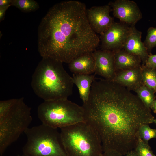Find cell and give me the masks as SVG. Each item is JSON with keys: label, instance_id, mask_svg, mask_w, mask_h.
Here are the masks:
<instances>
[{"label": "cell", "instance_id": "obj_14", "mask_svg": "<svg viewBox=\"0 0 156 156\" xmlns=\"http://www.w3.org/2000/svg\"><path fill=\"white\" fill-rule=\"evenodd\" d=\"M70 70L73 74L90 75L95 72V62L92 52L82 55L68 64Z\"/></svg>", "mask_w": 156, "mask_h": 156}, {"label": "cell", "instance_id": "obj_31", "mask_svg": "<svg viewBox=\"0 0 156 156\" xmlns=\"http://www.w3.org/2000/svg\"><path fill=\"white\" fill-rule=\"evenodd\" d=\"M21 156H26L23 154L21 155Z\"/></svg>", "mask_w": 156, "mask_h": 156}, {"label": "cell", "instance_id": "obj_30", "mask_svg": "<svg viewBox=\"0 0 156 156\" xmlns=\"http://www.w3.org/2000/svg\"><path fill=\"white\" fill-rule=\"evenodd\" d=\"M153 122L155 123L156 125V119H154L153 121Z\"/></svg>", "mask_w": 156, "mask_h": 156}, {"label": "cell", "instance_id": "obj_12", "mask_svg": "<svg viewBox=\"0 0 156 156\" xmlns=\"http://www.w3.org/2000/svg\"><path fill=\"white\" fill-rule=\"evenodd\" d=\"M142 34L135 26H131L129 34L122 49L139 58L142 60V65H144L149 54L142 41Z\"/></svg>", "mask_w": 156, "mask_h": 156}, {"label": "cell", "instance_id": "obj_22", "mask_svg": "<svg viewBox=\"0 0 156 156\" xmlns=\"http://www.w3.org/2000/svg\"><path fill=\"white\" fill-rule=\"evenodd\" d=\"M149 54L152 49L156 47V27H150L147 31L146 38L143 42Z\"/></svg>", "mask_w": 156, "mask_h": 156}, {"label": "cell", "instance_id": "obj_5", "mask_svg": "<svg viewBox=\"0 0 156 156\" xmlns=\"http://www.w3.org/2000/svg\"><path fill=\"white\" fill-rule=\"evenodd\" d=\"M24 133L27 141L22 151L26 156H67L57 129L42 123Z\"/></svg>", "mask_w": 156, "mask_h": 156}, {"label": "cell", "instance_id": "obj_28", "mask_svg": "<svg viewBox=\"0 0 156 156\" xmlns=\"http://www.w3.org/2000/svg\"><path fill=\"white\" fill-rule=\"evenodd\" d=\"M155 113H156V99L154 101L150 108Z\"/></svg>", "mask_w": 156, "mask_h": 156}, {"label": "cell", "instance_id": "obj_25", "mask_svg": "<svg viewBox=\"0 0 156 156\" xmlns=\"http://www.w3.org/2000/svg\"><path fill=\"white\" fill-rule=\"evenodd\" d=\"M101 156H124L113 150H108L103 152Z\"/></svg>", "mask_w": 156, "mask_h": 156}, {"label": "cell", "instance_id": "obj_13", "mask_svg": "<svg viewBox=\"0 0 156 156\" xmlns=\"http://www.w3.org/2000/svg\"><path fill=\"white\" fill-rule=\"evenodd\" d=\"M141 66L116 71L115 77L112 81L130 91H134L144 84L142 75Z\"/></svg>", "mask_w": 156, "mask_h": 156}, {"label": "cell", "instance_id": "obj_18", "mask_svg": "<svg viewBox=\"0 0 156 156\" xmlns=\"http://www.w3.org/2000/svg\"><path fill=\"white\" fill-rule=\"evenodd\" d=\"M141 69L143 84L156 93V69L142 65Z\"/></svg>", "mask_w": 156, "mask_h": 156}, {"label": "cell", "instance_id": "obj_9", "mask_svg": "<svg viewBox=\"0 0 156 156\" xmlns=\"http://www.w3.org/2000/svg\"><path fill=\"white\" fill-rule=\"evenodd\" d=\"M114 17L130 26H135L142 18V14L136 3L129 0H116L108 4Z\"/></svg>", "mask_w": 156, "mask_h": 156}, {"label": "cell", "instance_id": "obj_16", "mask_svg": "<svg viewBox=\"0 0 156 156\" xmlns=\"http://www.w3.org/2000/svg\"><path fill=\"white\" fill-rule=\"evenodd\" d=\"M94 75H81L73 74V83L77 86L80 98L83 103L88 99L92 84L95 79Z\"/></svg>", "mask_w": 156, "mask_h": 156}, {"label": "cell", "instance_id": "obj_27", "mask_svg": "<svg viewBox=\"0 0 156 156\" xmlns=\"http://www.w3.org/2000/svg\"><path fill=\"white\" fill-rule=\"evenodd\" d=\"M11 5H12V0H0V7Z\"/></svg>", "mask_w": 156, "mask_h": 156}, {"label": "cell", "instance_id": "obj_10", "mask_svg": "<svg viewBox=\"0 0 156 156\" xmlns=\"http://www.w3.org/2000/svg\"><path fill=\"white\" fill-rule=\"evenodd\" d=\"M108 4L93 6L87 9L86 13L89 24L94 31L101 35L103 34L114 22L109 14L112 10Z\"/></svg>", "mask_w": 156, "mask_h": 156}, {"label": "cell", "instance_id": "obj_20", "mask_svg": "<svg viewBox=\"0 0 156 156\" xmlns=\"http://www.w3.org/2000/svg\"><path fill=\"white\" fill-rule=\"evenodd\" d=\"M133 150L137 156H156L148 143L144 142L139 136L137 143Z\"/></svg>", "mask_w": 156, "mask_h": 156}, {"label": "cell", "instance_id": "obj_24", "mask_svg": "<svg viewBox=\"0 0 156 156\" xmlns=\"http://www.w3.org/2000/svg\"><path fill=\"white\" fill-rule=\"evenodd\" d=\"M144 66L148 68L156 69V54H150Z\"/></svg>", "mask_w": 156, "mask_h": 156}, {"label": "cell", "instance_id": "obj_17", "mask_svg": "<svg viewBox=\"0 0 156 156\" xmlns=\"http://www.w3.org/2000/svg\"><path fill=\"white\" fill-rule=\"evenodd\" d=\"M134 91L144 105L147 108L151 109V105L155 99L154 91L144 84Z\"/></svg>", "mask_w": 156, "mask_h": 156}, {"label": "cell", "instance_id": "obj_15", "mask_svg": "<svg viewBox=\"0 0 156 156\" xmlns=\"http://www.w3.org/2000/svg\"><path fill=\"white\" fill-rule=\"evenodd\" d=\"M116 72L141 67V60L123 49L113 51Z\"/></svg>", "mask_w": 156, "mask_h": 156}, {"label": "cell", "instance_id": "obj_32", "mask_svg": "<svg viewBox=\"0 0 156 156\" xmlns=\"http://www.w3.org/2000/svg\"><path fill=\"white\" fill-rule=\"evenodd\" d=\"M16 156H21V155H18Z\"/></svg>", "mask_w": 156, "mask_h": 156}, {"label": "cell", "instance_id": "obj_11", "mask_svg": "<svg viewBox=\"0 0 156 156\" xmlns=\"http://www.w3.org/2000/svg\"><path fill=\"white\" fill-rule=\"evenodd\" d=\"M92 53L95 62V74L112 81L116 75L113 52L101 49L96 50Z\"/></svg>", "mask_w": 156, "mask_h": 156}, {"label": "cell", "instance_id": "obj_6", "mask_svg": "<svg viewBox=\"0 0 156 156\" xmlns=\"http://www.w3.org/2000/svg\"><path fill=\"white\" fill-rule=\"evenodd\" d=\"M37 114L42 124L56 129L85 122L82 106L68 99L44 101L38 107Z\"/></svg>", "mask_w": 156, "mask_h": 156}, {"label": "cell", "instance_id": "obj_26", "mask_svg": "<svg viewBox=\"0 0 156 156\" xmlns=\"http://www.w3.org/2000/svg\"><path fill=\"white\" fill-rule=\"evenodd\" d=\"M11 5H8L6 6L0 7V21H2L4 20L5 16V12L7 9Z\"/></svg>", "mask_w": 156, "mask_h": 156}, {"label": "cell", "instance_id": "obj_19", "mask_svg": "<svg viewBox=\"0 0 156 156\" xmlns=\"http://www.w3.org/2000/svg\"><path fill=\"white\" fill-rule=\"evenodd\" d=\"M12 6L26 12L35 11L39 8L38 3L34 0H12Z\"/></svg>", "mask_w": 156, "mask_h": 156}, {"label": "cell", "instance_id": "obj_23", "mask_svg": "<svg viewBox=\"0 0 156 156\" xmlns=\"http://www.w3.org/2000/svg\"><path fill=\"white\" fill-rule=\"evenodd\" d=\"M17 99H12L0 101V120L3 119L15 103Z\"/></svg>", "mask_w": 156, "mask_h": 156}, {"label": "cell", "instance_id": "obj_3", "mask_svg": "<svg viewBox=\"0 0 156 156\" xmlns=\"http://www.w3.org/2000/svg\"><path fill=\"white\" fill-rule=\"evenodd\" d=\"M62 64L52 58L42 57L33 73L31 87L35 94L44 101L67 99L72 94V77Z\"/></svg>", "mask_w": 156, "mask_h": 156}, {"label": "cell", "instance_id": "obj_8", "mask_svg": "<svg viewBox=\"0 0 156 156\" xmlns=\"http://www.w3.org/2000/svg\"><path fill=\"white\" fill-rule=\"evenodd\" d=\"M131 26L120 22H114L99 37L101 49L114 51L122 49L129 34Z\"/></svg>", "mask_w": 156, "mask_h": 156}, {"label": "cell", "instance_id": "obj_4", "mask_svg": "<svg viewBox=\"0 0 156 156\" xmlns=\"http://www.w3.org/2000/svg\"><path fill=\"white\" fill-rule=\"evenodd\" d=\"M61 140L67 156H101L103 153L100 138L86 122L60 129Z\"/></svg>", "mask_w": 156, "mask_h": 156}, {"label": "cell", "instance_id": "obj_7", "mask_svg": "<svg viewBox=\"0 0 156 156\" xmlns=\"http://www.w3.org/2000/svg\"><path fill=\"white\" fill-rule=\"evenodd\" d=\"M32 120L31 108L23 97L17 99L8 113L0 120V156L29 127Z\"/></svg>", "mask_w": 156, "mask_h": 156}, {"label": "cell", "instance_id": "obj_29", "mask_svg": "<svg viewBox=\"0 0 156 156\" xmlns=\"http://www.w3.org/2000/svg\"><path fill=\"white\" fill-rule=\"evenodd\" d=\"M125 156H137L134 150H132L129 152Z\"/></svg>", "mask_w": 156, "mask_h": 156}, {"label": "cell", "instance_id": "obj_1", "mask_svg": "<svg viewBox=\"0 0 156 156\" xmlns=\"http://www.w3.org/2000/svg\"><path fill=\"white\" fill-rule=\"evenodd\" d=\"M82 106L85 122L97 132L103 152L113 150L125 156L135 148L140 127L154 119L137 95L104 79L95 78Z\"/></svg>", "mask_w": 156, "mask_h": 156}, {"label": "cell", "instance_id": "obj_2", "mask_svg": "<svg viewBox=\"0 0 156 156\" xmlns=\"http://www.w3.org/2000/svg\"><path fill=\"white\" fill-rule=\"evenodd\" d=\"M85 4L63 1L51 7L42 19L38 30V49L42 57L68 64L96 50L100 37L88 22Z\"/></svg>", "mask_w": 156, "mask_h": 156}, {"label": "cell", "instance_id": "obj_21", "mask_svg": "<svg viewBox=\"0 0 156 156\" xmlns=\"http://www.w3.org/2000/svg\"><path fill=\"white\" fill-rule=\"evenodd\" d=\"M138 135L141 139L146 143L150 140L156 138V129L151 128L148 124H144L140 127Z\"/></svg>", "mask_w": 156, "mask_h": 156}]
</instances>
